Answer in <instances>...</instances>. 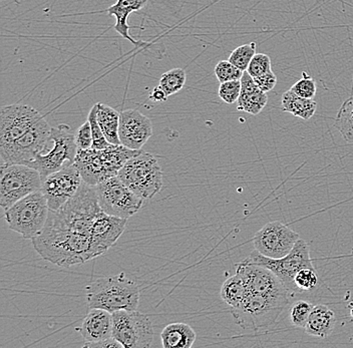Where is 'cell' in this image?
<instances>
[{"instance_id": "1", "label": "cell", "mask_w": 353, "mask_h": 348, "mask_svg": "<svg viewBox=\"0 0 353 348\" xmlns=\"http://www.w3.org/2000/svg\"><path fill=\"white\" fill-rule=\"evenodd\" d=\"M32 241L41 258L59 267H70L94 259L90 236L61 223L50 212L43 232Z\"/></svg>"}, {"instance_id": "2", "label": "cell", "mask_w": 353, "mask_h": 348, "mask_svg": "<svg viewBox=\"0 0 353 348\" xmlns=\"http://www.w3.org/2000/svg\"><path fill=\"white\" fill-rule=\"evenodd\" d=\"M85 290L90 309L101 308L112 314L119 310H137L140 303L139 286L125 273L96 279Z\"/></svg>"}, {"instance_id": "3", "label": "cell", "mask_w": 353, "mask_h": 348, "mask_svg": "<svg viewBox=\"0 0 353 348\" xmlns=\"http://www.w3.org/2000/svg\"><path fill=\"white\" fill-rule=\"evenodd\" d=\"M142 150H131L123 145H110L103 150H79L74 165L83 182L92 186L118 176L123 165Z\"/></svg>"}, {"instance_id": "4", "label": "cell", "mask_w": 353, "mask_h": 348, "mask_svg": "<svg viewBox=\"0 0 353 348\" xmlns=\"http://www.w3.org/2000/svg\"><path fill=\"white\" fill-rule=\"evenodd\" d=\"M48 215V201L41 190L19 200L4 213L10 230L19 233L24 239L30 240L43 232Z\"/></svg>"}, {"instance_id": "5", "label": "cell", "mask_w": 353, "mask_h": 348, "mask_svg": "<svg viewBox=\"0 0 353 348\" xmlns=\"http://www.w3.org/2000/svg\"><path fill=\"white\" fill-rule=\"evenodd\" d=\"M118 177L143 200L152 199L163 188V172L158 160L143 151L123 165Z\"/></svg>"}, {"instance_id": "6", "label": "cell", "mask_w": 353, "mask_h": 348, "mask_svg": "<svg viewBox=\"0 0 353 348\" xmlns=\"http://www.w3.org/2000/svg\"><path fill=\"white\" fill-rule=\"evenodd\" d=\"M50 140L52 146L46 153L39 154L28 163V166L37 170L41 179L76 162L77 149L76 133L68 125L61 124L52 127Z\"/></svg>"}, {"instance_id": "7", "label": "cell", "mask_w": 353, "mask_h": 348, "mask_svg": "<svg viewBox=\"0 0 353 348\" xmlns=\"http://www.w3.org/2000/svg\"><path fill=\"white\" fill-rule=\"evenodd\" d=\"M43 186L41 173L23 164L3 163L0 170V205L4 210Z\"/></svg>"}, {"instance_id": "8", "label": "cell", "mask_w": 353, "mask_h": 348, "mask_svg": "<svg viewBox=\"0 0 353 348\" xmlns=\"http://www.w3.org/2000/svg\"><path fill=\"white\" fill-rule=\"evenodd\" d=\"M244 261L263 266L272 271L289 292L297 289L294 279L300 270L303 268H314L310 257L309 245L302 239L298 240L294 248L282 258H269L260 254L257 250H254Z\"/></svg>"}, {"instance_id": "9", "label": "cell", "mask_w": 353, "mask_h": 348, "mask_svg": "<svg viewBox=\"0 0 353 348\" xmlns=\"http://www.w3.org/2000/svg\"><path fill=\"white\" fill-rule=\"evenodd\" d=\"M52 129L46 119L41 118L30 131L14 142L0 147L3 163L28 165L39 154H44L52 146Z\"/></svg>"}, {"instance_id": "10", "label": "cell", "mask_w": 353, "mask_h": 348, "mask_svg": "<svg viewBox=\"0 0 353 348\" xmlns=\"http://www.w3.org/2000/svg\"><path fill=\"white\" fill-rule=\"evenodd\" d=\"M96 190L99 207L109 215L129 219L143 207V199L123 184L118 176L99 183Z\"/></svg>"}, {"instance_id": "11", "label": "cell", "mask_w": 353, "mask_h": 348, "mask_svg": "<svg viewBox=\"0 0 353 348\" xmlns=\"http://www.w3.org/2000/svg\"><path fill=\"white\" fill-rule=\"evenodd\" d=\"M112 336L123 348L150 347L154 340L153 323L147 315L137 310L112 312Z\"/></svg>"}, {"instance_id": "12", "label": "cell", "mask_w": 353, "mask_h": 348, "mask_svg": "<svg viewBox=\"0 0 353 348\" xmlns=\"http://www.w3.org/2000/svg\"><path fill=\"white\" fill-rule=\"evenodd\" d=\"M251 294L261 295L283 304H288V290L281 280L268 268L243 260L236 265Z\"/></svg>"}, {"instance_id": "13", "label": "cell", "mask_w": 353, "mask_h": 348, "mask_svg": "<svg viewBox=\"0 0 353 348\" xmlns=\"http://www.w3.org/2000/svg\"><path fill=\"white\" fill-rule=\"evenodd\" d=\"M300 239L299 234L279 221H273L262 227L253 238L255 250L269 258L286 256Z\"/></svg>"}, {"instance_id": "14", "label": "cell", "mask_w": 353, "mask_h": 348, "mask_svg": "<svg viewBox=\"0 0 353 348\" xmlns=\"http://www.w3.org/2000/svg\"><path fill=\"white\" fill-rule=\"evenodd\" d=\"M285 306L273 299L250 293L241 307L234 309L233 314L242 327L257 329L273 325Z\"/></svg>"}, {"instance_id": "15", "label": "cell", "mask_w": 353, "mask_h": 348, "mask_svg": "<svg viewBox=\"0 0 353 348\" xmlns=\"http://www.w3.org/2000/svg\"><path fill=\"white\" fill-rule=\"evenodd\" d=\"M76 165L59 170L43 181L41 191L48 201L50 211H57L79 190L83 183Z\"/></svg>"}, {"instance_id": "16", "label": "cell", "mask_w": 353, "mask_h": 348, "mask_svg": "<svg viewBox=\"0 0 353 348\" xmlns=\"http://www.w3.org/2000/svg\"><path fill=\"white\" fill-rule=\"evenodd\" d=\"M43 118L41 112L26 105H8L0 111V147L6 146L23 136Z\"/></svg>"}, {"instance_id": "17", "label": "cell", "mask_w": 353, "mask_h": 348, "mask_svg": "<svg viewBox=\"0 0 353 348\" xmlns=\"http://www.w3.org/2000/svg\"><path fill=\"white\" fill-rule=\"evenodd\" d=\"M128 219L116 217L101 211L97 216L90 234V252L92 258L101 256L114 245L125 232Z\"/></svg>"}, {"instance_id": "18", "label": "cell", "mask_w": 353, "mask_h": 348, "mask_svg": "<svg viewBox=\"0 0 353 348\" xmlns=\"http://www.w3.org/2000/svg\"><path fill=\"white\" fill-rule=\"evenodd\" d=\"M152 136L153 125L147 116L134 109L121 112L119 129L121 145L131 150H142Z\"/></svg>"}, {"instance_id": "19", "label": "cell", "mask_w": 353, "mask_h": 348, "mask_svg": "<svg viewBox=\"0 0 353 348\" xmlns=\"http://www.w3.org/2000/svg\"><path fill=\"white\" fill-rule=\"evenodd\" d=\"M112 314L101 308H92L79 328L85 342H98L112 336Z\"/></svg>"}, {"instance_id": "20", "label": "cell", "mask_w": 353, "mask_h": 348, "mask_svg": "<svg viewBox=\"0 0 353 348\" xmlns=\"http://www.w3.org/2000/svg\"><path fill=\"white\" fill-rule=\"evenodd\" d=\"M147 0H117L116 3L110 6L105 12L110 17L116 19L114 30L121 35L123 39L129 41L136 48H149V43L145 41H136L130 35V25L128 23L130 14L139 12L145 6Z\"/></svg>"}, {"instance_id": "21", "label": "cell", "mask_w": 353, "mask_h": 348, "mask_svg": "<svg viewBox=\"0 0 353 348\" xmlns=\"http://www.w3.org/2000/svg\"><path fill=\"white\" fill-rule=\"evenodd\" d=\"M241 83V94L237 101V109L252 116H257L266 107L268 96L266 92L256 85L252 76L247 72L243 74Z\"/></svg>"}, {"instance_id": "22", "label": "cell", "mask_w": 353, "mask_h": 348, "mask_svg": "<svg viewBox=\"0 0 353 348\" xmlns=\"http://www.w3.org/2000/svg\"><path fill=\"white\" fill-rule=\"evenodd\" d=\"M335 314L325 305L313 306L306 323V334L309 336L325 338L334 330Z\"/></svg>"}, {"instance_id": "23", "label": "cell", "mask_w": 353, "mask_h": 348, "mask_svg": "<svg viewBox=\"0 0 353 348\" xmlns=\"http://www.w3.org/2000/svg\"><path fill=\"white\" fill-rule=\"evenodd\" d=\"M165 348H190L196 340V332L187 323H171L161 332Z\"/></svg>"}, {"instance_id": "24", "label": "cell", "mask_w": 353, "mask_h": 348, "mask_svg": "<svg viewBox=\"0 0 353 348\" xmlns=\"http://www.w3.org/2000/svg\"><path fill=\"white\" fill-rule=\"evenodd\" d=\"M317 103L313 99L302 98L292 90L282 96V110L297 118L309 120L316 112Z\"/></svg>"}, {"instance_id": "25", "label": "cell", "mask_w": 353, "mask_h": 348, "mask_svg": "<svg viewBox=\"0 0 353 348\" xmlns=\"http://www.w3.org/2000/svg\"><path fill=\"white\" fill-rule=\"evenodd\" d=\"M220 294L225 303L228 304L233 309H237L241 307L250 293L241 275L236 272L234 276L223 283Z\"/></svg>"}, {"instance_id": "26", "label": "cell", "mask_w": 353, "mask_h": 348, "mask_svg": "<svg viewBox=\"0 0 353 348\" xmlns=\"http://www.w3.org/2000/svg\"><path fill=\"white\" fill-rule=\"evenodd\" d=\"M121 112L105 103H98V121L101 131L112 145H121L119 129H120Z\"/></svg>"}, {"instance_id": "27", "label": "cell", "mask_w": 353, "mask_h": 348, "mask_svg": "<svg viewBox=\"0 0 353 348\" xmlns=\"http://www.w3.org/2000/svg\"><path fill=\"white\" fill-rule=\"evenodd\" d=\"M334 125L344 140L353 144V94L342 103Z\"/></svg>"}, {"instance_id": "28", "label": "cell", "mask_w": 353, "mask_h": 348, "mask_svg": "<svg viewBox=\"0 0 353 348\" xmlns=\"http://www.w3.org/2000/svg\"><path fill=\"white\" fill-rule=\"evenodd\" d=\"M186 81L187 76L184 68H172L161 76L159 87L164 90L168 96H171L185 87Z\"/></svg>"}, {"instance_id": "29", "label": "cell", "mask_w": 353, "mask_h": 348, "mask_svg": "<svg viewBox=\"0 0 353 348\" xmlns=\"http://www.w3.org/2000/svg\"><path fill=\"white\" fill-rule=\"evenodd\" d=\"M255 54L256 43H249L235 48L229 57L228 61L243 72H246Z\"/></svg>"}, {"instance_id": "30", "label": "cell", "mask_w": 353, "mask_h": 348, "mask_svg": "<svg viewBox=\"0 0 353 348\" xmlns=\"http://www.w3.org/2000/svg\"><path fill=\"white\" fill-rule=\"evenodd\" d=\"M88 121L90 122V127H92V149L94 150H103L105 147H109L110 144L103 135V131H101V125L99 124L98 121V103L94 105V107L90 109L88 112Z\"/></svg>"}, {"instance_id": "31", "label": "cell", "mask_w": 353, "mask_h": 348, "mask_svg": "<svg viewBox=\"0 0 353 348\" xmlns=\"http://www.w3.org/2000/svg\"><path fill=\"white\" fill-rule=\"evenodd\" d=\"M215 76L220 83H226V81H239L242 79L244 72L235 67L233 63L229 61H221L216 65Z\"/></svg>"}, {"instance_id": "32", "label": "cell", "mask_w": 353, "mask_h": 348, "mask_svg": "<svg viewBox=\"0 0 353 348\" xmlns=\"http://www.w3.org/2000/svg\"><path fill=\"white\" fill-rule=\"evenodd\" d=\"M294 282L297 289L310 291L319 284V275L315 268H303L297 273Z\"/></svg>"}, {"instance_id": "33", "label": "cell", "mask_w": 353, "mask_h": 348, "mask_svg": "<svg viewBox=\"0 0 353 348\" xmlns=\"http://www.w3.org/2000/svg\"><path fill=\"white\" fill-rule=\"evenodd\" d=\"M313 306L306 301H297L290 310V321L295 327H305Z\"/></svg>"}, {"instance_id": "34", "label": "cell", "mask_w": 353, "mask_h": 348, "mask_svg": "<svg viewBox=\"0 0 353 348\" xmlns=\"http://www.w3.org/2000/svg\"><path fill=\"white\" fill-rule=\"evenodd\" d=\"M241 89V79H239V81H226V83H220L218 94H219V98L224 103L232 105V103H236V101L239 100Z\"/></svg>"}, {"instance_id": "35", "label": "cell", "mask_w": 353, "mask_h": 348, "mask_svg": "<svg viewBox=\"0 0 353 348\" xmlns=\"http://www.w3.org/2000/svg\"><path fill=\"white\" fill-rule=\"evenodd\" d=\"M252 78L263 76L267 72H272L271 68V59L269 56L265 54H256L254 56L250 65L246 70Z\"/></svg>"}, {"instance_id": "36", "label": "cell", "mask_w": 353, "mask_h": 348, "mask_svg": "<svg viewBox=\"0 0 353 348\" xmlns=\"http://www.w3.org/2000/svg\"><path fill=\"white\" fill-rule=\"evenodd\" d=\"M291 90L302 98L314 99L316 96V83L306 72H302V79L294 83Z\"/></svg>"}, {"instance_id": "37", "label": "cell", "mask_w": 353, "mask_h": 348, "mask_svg": "<svg viewBox=\"0 0 353 348\" xmlns=\"http://www.w3.org/2000/svg\"><path fill=\"white\" fill-rule=\"evenodd\" d=\"M76 142L77 149L79 150H90L92 149V127H90V122H87L79 127L76 133Z\"/></svg>"}, {"instance_id": "38", "label": "cell", "mask_w": 353, "mask_h": 348, "mask_svg": "<svg viewBox=\"0 0 353 348\" xmlns=\"http://www.w3.org/2000/svg\"><path fill=\"white\" fill-rule=\"evenodd\" d=\"M256 85L260 88L264 92H271L274 89L276 83H277V76H275L274 72H270L263 74V76L254 78Z\"/></svg>"}, {"instance_id": "39", "label": "cell", "mask_w": 353, "mask_h": 348, "mask_svg": "<svg viewBox=\"0 0 353 348\" xmlns=\"http://www.w3.org/2000/svg\"><path fill=\"white\" fill-rule=\"evenodd\" d=\"M85 348H123V345L119 342L114 336L110 338L103 339L98 342H87L85 345Z\"/></svg>"}, {"instance_id": "40", "label": "cell", "mask_w": 353, "mask_h": 348, "mask_svg": "<svg viewBox=\"0 0 353 348\" xmlns=\"http://www.w3.org/2000/svg\"><path fill=\"white\" fill-rule=\"evenodd\" d=\"M169 96L165 94L164 90L161 89L160 87H156L149 94L150 101H154V103H161V101H167Z\"/></svg>"}, {"instance_id": "41", "label": "cell", "mask_w": 353, "mask_h": 348, "mask_svg": "<svg viewBox=\"0 0 353 348\" xmlns=\"http://www.w3.org/2000/svg\"><path fill=\"white\" fill-rule=\"evenodd\" d=\"M352 317H353V308L352 309Z\"/></svg>"}]
</instances>
